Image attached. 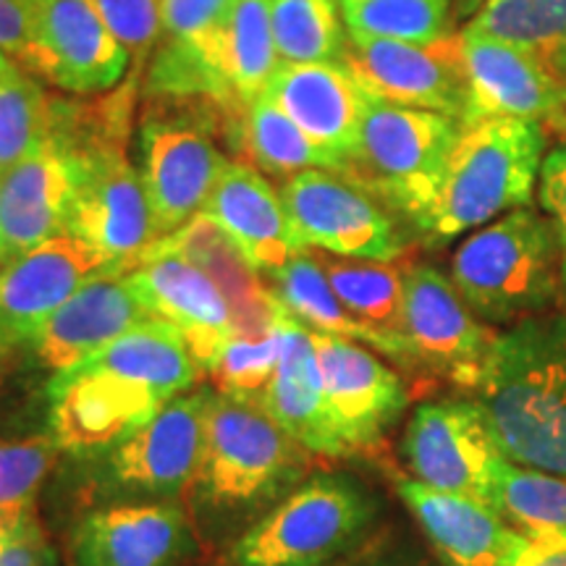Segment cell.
Here are the masks:
<instances>
[{
	"label": "cell",
	"mask_w": 566,
	"mask_h": 566,
	"mask_svg": "<svg viewBox=\"0 0 566 566\" xmlns=\"http://www.w3.org/2000/svg\"><path fill=\"white\" fill-rule=\"evenodd\" d=\"M129 283L153 317L181 331L202 370H208L226 342L233 338L223 294L179 252L160 242L153 244L139 265L129 271Z\"/></svg>",
	"instance_id": "21"
},
{
	"label": "cell",
	"mask_w": 566,
	"mask_h": 566,
	"mask_svg": "<svg viewBox=\"0 0 566 566\" xmlns=\"http://www.w3.org/2000/svg\"><path fill=\"white\" fill-rule=\"evenodd\" d=\"M166 405L150 388L80 363L48 384V430L66 454H108Z\"/></svg>",
	"instance_id": "12"
},
{
	"label": "cell",
	"mask_w": 566,
	"mask_h": 566,
	"mask_svg": "<svg viewBox=\"0 0 566 566\" xmlns=\"http://www.w3.org/2000/svg\"><path fill=\"white\" fill-rule=\"evenodd\" d=\"M283 63H338L346 55L342 0H268Z\"/></svg>",
	"instance_id": "34"
},
{
	"label": "cell",
	"mask_w": 566,
	"mask_h": 566,
	"mask_svg": "<svg viewBox=\"0 0 566 566\" xmlns=\"http://www.w3.org/2000/svg\"><path fill=\"white\" fill-rule=\"evenodd\" d=\"M459 134L462 124L443 113L370 97L357 147L338 176L417 229L438 200Z\"/></svg>",
	"instance_id": "6"
},
{
	"label": "cell",
	"mask_w": 566,
	"mask_h": 566,
	"mask_svg": "<svg viewBox=\"0 0 566 566\" xmlns=\"http://www.w3.org/2000/svg\"><path fill=\"white\" fill-rule=\"evenodd\" d=\"M210 405V388L168 401L150 422L105 454L103 493L118 499H189L208 443Z\"/></svg>",
	"instance_id": "8"
},
{
	"label": "cell",
	"mask_w": 566,
	"mask_h": 566,
	"mask_svg": "<svg viewBox=\"0 0 566 566\" xmlns=\"http://www.w3.org/2000/svg\"><path fill=\"white\" fill-rule=\"evenodd\" d=\"M281 323L271 336L260 338V342H247V338L237 336L226 342L218 357L205 370L216 384L218 394L254 407L265 405V396L271 391L275 370H279L281 363Z\"/></svg>",
	"instance_id": "39"
},
{
	"label": "cell",
	"mask_w": 566,
	"mask_h": 566,
	"mask_svg": "<svg viewBox=\"0 0 566 566\" xmlns=\"http://www.w3.org/2000/svg\"><path fill=\"white\" fill-rule=\"evenodd\" d=\"M480 6H483V0H454V21H470L475 17Z\"/></svg>",
	"instance_id": "46"
},
{
	"label": "cell",
	"mask_w": 566,
	"mask_h": 566,
	"mask_svg": "<svg viewBox=\"0 0 566 566\" xmlns=\"http://www.w3.org/2000/svg\"><path fill=\"white\" fill-rule=\"evenodd\" d=\"M59 446L53 438L0 441V530L34 512L40 488L51 475Z\"/></svg>",
	"instance_id": "40"
},
{
	"label": "cell",
	"mask_w": 566,
	"mask_h": 566,
	"mask_svg": "<svg viewBox=\"0 0 566 566\" xmlns=\"http://www.w3.org/2000/svg\"><path fill=\"white\" fill-rule=\"evenodd\" d=\"M69 160L74 171V202L66 233L80 237L111 263L134 271L160 237L145 181L132 166L126 147L69 155Z\"/></svg>",
	"instance_id": "11"
},
{
	"label": "cell",
	"mask_w": 566,
	"mask_h": 566,
	"mask_svg": "<svg viewBox=\"0 0 566 566\" xmlns=\"http://www.w3.org/2000/svg\"><path fill=\"white\" fill-rule=\"evenodd\" d=\"M281 69L268 0H239L231 19L229 74L233 95L250 105Z\"/></svg>",
	"instance_id": "38"
},
{
	"label": "cell",
	"mask_w": 566,
	"mask_h": 566,
	"mask_svg": "<svg viewBox=\"0 0 566 566\" xmlns=\"http://www.w3.org/2000/svg\"><path fill=\"white\" fill-rule=\"evenodd\" d=\"M551 129H554L558 137H562V142L566 139V105L562 111H558V116L554 118V122H551Z\"/></svg>",
	"instance_id": "47"
},
{
	"label": "cell",
	"mask_w": 566,
	"mask_h": 566,
	"mask_svg": "<svg viewBox=\"0 0 566 566\" xmlns=\"http://www.w3.org/2000/svg\"><path fill=\"white\" fill-rule=\"evenodd\" d=\"M281 363L263 409L310 454L331 459L346 457L334 422H331L328 407H325L313 331L286 315L281 323Z\"/></svg>",
	"instance_id": "28"
},
{
	"label": "cell",
	"mask_w": 566,
	"mask_h": 566,
	"mask_svg": "<svg viewBox=\"0 0 566 566\" xmlns=\"http://www.w3.org/2000/svg\"><path fill=\"white\" fill-rule=\"evenodd\" d=\"M237 3L239 0H163V30L145 76V97L239 101L229 74Z\"/></svg>",
	"instance_id": "14"
},
{
	"label": "cell",
	"mask_w": 566,
	"mask_h": 566,
	"mask_svg": "<svg viewBox=\"0 0 566 566\" xmlns=\"http://www.w3.org/2000/svg\"><path fill=\"white\" fill-rule=\"evenodd\" d=\"M82 363L103 367L150 388L163 401L187 394L202 373L181 331L158 317L134 325L132 331L113 338Z\"/></svg>",
	"instance_id": "30"
},
{
	"label": "cell",
	"mask_w": 566,
	"mask_h": 566,
	"mask_svg": "<svg viewBox=\"0 0 566 566\" xmlns=\"http://www.w3.org/2000/svg\"><path fill=\"white\" fill-rule=\"evenodd\" d=\"M0 566H59V556L38 512L0 530Z\"/></svg>",
	"instance_id": "42"
},
{
	"label": "cell",
	"mask_w": 566,
	"mask_h": 566,
	"mask_svg": "<svg viewBox=\"0 0 566 566\" xmlns=\"http://www.w3.org/2000/svg\"><path fill=\"white\" fill-rule=\"evenodd\" d=\"M546 155L548 132L541 122L485 118L462 126L433 210L415 231L428 247H441L530 208Z\"/></svg>",
	"instance_id": "3"
},
{
	"label": "cell",
	"mask_w": 566,
	"mask_h": 566,
	"mask_svg": "<svg viewBox=\"0 0 566 566\" xmlns=\"http://www.w3.org/2000/svg\"><path fill=\"white\" fill-rule=\"evenodd\" d=\"M279 192L304 247L373 263H396L407 252L388 208L344 176L310 168L283 179Z\"/></svg>",
	"instance_id": "9"
},
{
	"label": "cell",
	"mask_w": 566,
	"mask_h": 566,
	"mask_svg": "<svg viewBox=\"0 0 566 566\" xmlns=\"http://www.w3.org/2000/svg\"><path fill=\"white\" fill-rule=\"evenodd\" d=\"M13 349V346L9 344V342H6V338H3V334H0V359H3L6 357V354H9Z\"/></svg>",
	"instance_id": "50"
},
{
	"label": "cell",
	"mask_w": 566,
	"mask_h": 566,
	"mask_svg": "<svg viewBox=\"0 0 566 566\" xmlns=\"http://www.w3.org/2000/svg\"><path fill=\"white\" fill-rule=\"evenodd\" d=\"M349 34L430 45L454 32V0H342Z\"/></svg>",
	"instance_id": "35"
},
{
	"label": "cell",
	"mask_w": 566,
	"mask_h": 566,
	"mask_svg": "<svg viewBox=\"0 0 566 566\" xmlns=\"http://www.w3.org/2000/svg\"><path fill=\"white\" fill-rule=\"evenodd\" d=\"M514 566H566V546L530 537L527 551Z\"/></svg>",
	"instance_id": "45"
},
{
	"label": "cell",
	"mask_w": 566,
	"mask_h": 566,
	"mask_svg": "<svg viewBox=\"0 0 566 566\" xmlns=\"http://www.w3.org/2000/svg\"><path fill=\"white\" fill-rule=\"evenodd\" d=\"M537 202L554 223L558 252H562V289L566 304V142L548 150L537 181Z\"/></svg>",
	"instance_id": "43"
},
{
	"label": "cell",
	"mask_w": 566,
	"mask_h": 566,
	"mask_svg": "<svg viewBox=\"0 0 566 566\" xmlns=\"http://www.w3.org/2000/svg\"><path fill=\"white\" fill-rule=\"evenodd\" d=\"M467 108L462 126L485 118L554 122L566 105V82L535 55L462 27Z\"/></svg>",
	"instance_id": "18"
},
{
	"label": "cell",
	"mask_w": 566,
	"mask_h": 566,
	"mask_svg": "<svg viewBox=\"0 0 566 566\" xmlns=\"http://www.w3.org/2000/svg\"><path fill=\"white\" fill-rule=\"evenodd\" d=\"M74 202L69 155L48 142L40 153L3 171L0 184V268L48 239L66 233Z\"/></svg>",
	"instance_id": "25"
},
{
	"label": "cell",
	"mask_w": 566,
	"mask_h": 566,
	"mask_svg": "<svg viewBox=\"0 0 566 566\" xmlns=\"http://www.w3.org/2000/svg\"><path fill=\"white\" fill-rule=\"evenodd\" d=\"M405 338L415 367H428L462 388H475L495 331L467 307L436 265L405 268Z\"/></svg>",
	"instance_id": "15"
},
{
	"label": "cell",
	"mask_w": 566,
	"mask_h": 566,
	"mask_svg": "<svg viewBox=\"0 0 566 566\" xmlns=\"http://www.w3.org/2000/svg\"><path fill=\"white\" fill-rule=\"evenodd\" d=\"M313 338L325 407L346 457L373 451L405 412V380L363 344L315 331Z\"/></svg>",
	"instance_id": "16"
},
{
	"label": "cell",
	"mask_w": 566,
	"mask_h": 566,
	"mask_svg": "<svg viewBox=\"0 0 566 566\" xmlns=\"http://www.w3.org/2000/svg\"><path fill=\"white\" fill-rule=\"evenodd\" d=\"M160 244L179 252L216 283L229 304L231 328L237 338L260 342V338L271 336L286 317V310L281 307L273 289H268L265 281L260 279L258 268L231 242L229 233L205 212L195 216L171 237L160 239Z\"/></svg>",
	"instance_id": "27"
},
{
	"label": "cell",
	"mask_w": 566,
	"mask_h": 566,
	"mask_svg": "<svg viewBox=\"0 0 566 566\" xmlns=\"http://www.w3.org/2000/svg\"><path fill=\"white\" fill-rule=\"evenodd\" d=\"M244 116L237 101L145 97L137 163L160 239L200 216L229 163L242 160Z\"/></svg>",
	"instance_id": "2"
},
{
	"label": "cell",
	"mask_w": 566,
	"mask_h": 566,
	"mask_svg": "<svg viewBox=\"0 0 566 566\" xmlns=\"http://www.w3.org/2000/svg\"><path fill=\"white\" fill-rule=\"evenodd\" d=\"M150 317V310L132 289L129 271L111 268L63 302L27 346L34 359L55 375L80 365L90 354Z\"/></svg>",
	"instance_id": "23"
},
{
	"label": "cell",
	"mask_w": 566,
	"mask_h": 566,
	"mask_svg": "<svg viewBox=\"0 0 566 566\" xmlns=\"http://www.w3.org/2000/svg\"><path fill=\"white\" fill-rule=\"evenodd\" d=\"M192 554V520L168 501L92 509L71 533L74 566H179Z\"/></svg>",
	"instance_id": "20"
},
{
	"label": "cell",
	"mask_w": 566,
	"mask_h": 566,
	"mask_svg": "<svg viewBox=\"0 0 566 566\" xmlns=\"http://www.w3.org/2000/svg\"><path fill=\"white\" fill-rule=\"evenodd\" d=\"M378 504L357 480L317 472L252 522L221 566H325L357 546Z\"/></svg>",
	"instance_id": "7"
},
{
	"label": "cell",
	"mask_w": 566,
	"mask_h": 566,
	"mask_svg": "<svg viewBox=\"0 0 566 566\" xmlns=\"http://www.w3.org/2000/svg\"><path fill=\"white\" fill-rule=\"evenodd\" d=\"M451 283L483 323L514 325L546 315L562 289V252L546 212L516 208L464 239Z\"/></svg>",
	"instance_id": "5"
},
{
	"label": "cell",
	"mask_w": 566,
	"mask_h": 566,
	"mask_svg": "<svg viewBox=\"0 0 566 566\" xmlns=\"http://www.w3.org/2000/svg\"><path fill=\"white\" fill-rule=\"evenodd\" d=\"M111 268L122 265L74 233H59L21 254L0 268V334L11 346H27L63 302Z\"/></svg>",
	"instance_id": "19"
},
{
	"label": "cell",
	"mask_w": 566,
	"mask_h": 566,
	"mask_svg": "<svg viewBox=\"0 0 566 566\" xmlns=\"http://www.w3.org/2000/svg\"><path fill=\"white\" fill-rule=\"evenodd\" d=\"M354 566H412V564L399 562V558H373V562H363V564H354Z\"/></svg>",
	"instance_id": "48"
},
{
	"label": "cell",
	"mask_w": 566,
	"mask_h": 566,
	"mask_svg": "<svg viewBox=\"0 0 566 566\" xmlns=\"http://www.w3.org/2000/svg\"><path fill=\"white\" fill-rule=\"evenodd\" d=\"M30 74L71 92L95 95L124 82L132 59L90 0H32Z\"/></svg>",
	"instance_id": "17"
},
{
	"label": "cell",
	"mask_w": 566,
	"mask_h": 566,
	"mask_svg": "<svg viewBox=\"0 0 566 566\" xmlns=\"http://www.w3.org/2000/svg\"><path fill=\"white\" fill-rule=\"evenodd\" d=\"M17 69V63H13L9 55H6L3 51H0V76H6V74H11V71Z\"/></svg>",
	"instance_id": "49"
},
{
	"label": "cell",
	"mask_w": 566,
	"mask_h": 566,
	"mask_svg": "<svg viewBox=\"0 0 566 566\" xmlns=\"http://www.w3.org/2000/svg\"><path fill=\"white\" fill-rule=\"evenodd\" d=\"M0 184H3V171H0Z\"/></svg>",
	"instance_id": "51"
},
{
	"label": "cell",
	"mask_w": 566,
	"mask_h": 566,
	"mask_svg": "<svg viewBox=\"0 0 566 566\" xmlns=\"http://www.w3.org/2000/svg\"><path fill=\"white\" fill-rule=\"evenodd\" d=\"M396 491L443 566H514L530 546L520 527L483 501L436 491L415 478L396 480Z\"/></svg>",
	"instance_id": "22"
},
{
	"label": "cell",
	"mask_w": 566,
	"mask_h": 566,
	"mask_svg": "<svg viewBox=\"0 0 566 566\" xmlns=\"http://www.w3.org/2000/svg\"><path fill=\"white\" fill-rule=\"evenodd\" d=\"M338 300L378 334L405 338V268L315 252Z\"/></svg>",
	"instance_id": "32"
},
{
	"label": "cell",
	"mask_w": 566,
	"mask_h": 566,
	"mask_svg": "<svg viewBox=\"0 0 566 566\" xmlns=\"http://www.w3.org/2000/svg\"><path fill=\"white\" fill-rule=\"evenodd\" d=\"M464 27L535 55L566 82V0H483Z\"/></svg>",
	"instance_id": "31"
},
{
	"label": "cell",
	"mask_w": 566,
	"mask_h": 566,
	"mask_svg": "<svg viewBox=\"0 0 566 566\" xmlns=\"http://www.w3.org/2000/svg\"><path fill=\"white\" fill-rule=\"evenodd\" d=\"M307 470L310 451L263 407L212 391L208 443L189 493L202 522L221 527L279 504L307 480Z\"/></svg>",
	"instance_id": "4"
},
{
	"label": "cell",
	"mask_w": 566,
	"mask_h": 566,
	"mask_svg": "<svg viewBox=\"0 0 566 566\" xmlns=\"http://www.w3.org/2000/svg\"><path fill=\"white\" fill-rule=\"evenodd\" d=\"M202 212L221 226L244 258L265 275L281 271L307 250L296 237L281 192L250 163H229Z\"/></svg>",
	"instance_id": "26"
},
{
	"label": "cell",
	"mask_w": 566,
	"mask_h": 566,
	"mask_svg": "<svg viewBox=\"0 0 566 566\" xmlns=\"http://www.w3.org/2000/svg\"><path fill=\"white\" fill-rule=\"evenodd\" d=\"M401 454L417 483L483 501L499 512V470L506 462L478 401H424L415 409Z\"/></svg>",
	"instance_id": "10"
},
{
	"label": "cell",
	"mask_w": 566,
	"mask_h": 566,
	"mask_svg": "<svg viewBox=\"0 0 566 566\" xmlns=\"http://www.w3.org/2000/svg\"><path fill=\"white\" fill-rule=\"evenodd\" d=\"M242 163L279 179H289L310 168L338 174L336 160L323 153L268 92L247 105Z\"/></svg>",
	"instance_id": "33"
},
{
	"label": "cell",
	"mask_w": 566,
	"mask_h": 566,
	"mask_svg": "<svg viewBox=\"0 0 566 566\" xmlns=\"http://www.w3.org/2000/svg\"><path fill=\"white\" fill-rule=\"evenodd\" d=\"M499 512L535 541L566 546V478L504 462L499 470Z\"/></svg>",
	"instance_id": "36"
},
{
	"label": "cell",
	"mask_w": 566,
	"mask_h": 566,
	"mask_svg": "<svg viewBox=\"0 0 566 566\" xmlns=\"http://www.w3.org/2000/svg\"><path fill=\"white\" fill-rule=\"evenodd\" d=\"M53 97L21 66L0 76V171H9L51 142Z\"/></svg>",
	"instance_id": "37"
},
{
	"label": "cell",
	"mask_w": 566,
	"mask_h": 566,
	"mask_svg": "<svg viewBox=\"0 0 566 566\" xmlns=\"http://www.w3.org/2000/svg\"><path fill=\"white\" fill-rule=\"evenodd\" d=\"M472 391L506 462L566 478V313L495 334Z\"/></svg>",
	"instance_id": "1"
},
{
	"label": "cell",
	"mask_w": 566,
	"mask_h": 566,
	"mask_svg": "<svg viewBox=\"0 0 566 566\" xmlns=\"http://www.w3.org/2000/svg\"><path fill=\"white\" fill-rule=\"evenodd\" d=\"M0 51L21 69H30L34 51L32 0H0Z\"/></svg>",
	"instance_id": "44"
},
{
	"label": "cell",
	"mask_w": 566,
	"mask_h": 566,
	"mask_svg": "<svg viewBox=\"0 0 566 566\" xmlns=\"http://www.w3.org/2000/svg\"><path fill=\"white\" fill-rule=\"evenodd\" d=\"M273 281V294L279 296L281 307L286 310L289 317L302 323L304 328L315 331V334L342 336L349 342L373 346L375 352L386 354L396 363L415 367L412 349L401 338H391L373 331L370 325L359 323L349 310L338 300L334 286L328 283L317 254L307 250L289 260L281 271L268 275Z\"/></svg>",
	"instance_id": "29"
},
{
	"label": "cell",
	"mask_w": 566,
	"mask_h": 566,
	"mask_svg": "<svg viewBox=\"0 0 566 566\" xmlns=\"http://www.w3.org/2000/svg\"><path fill=\"white\" fill-rule=\"evenodd\" d=\"M342 63L375 101L443 113L462 124L467 80L459 32L430 45L349 34Z\"/></svg>",
	"instance_id": "13"
},
{
	"label": "cell",
	"mask_w": 566,
	"mask_h": 566,
	"mask_svg": "<svg viewBox=\"0 0 566 566\" xmlns=\"http://www.w3.org/2000/svg\"><path fill=\"white\" fill-rule=\"evenodd\" d=\"M108 30L116 34L132 59V74H139L158 45L163 0H90Z\"/></svg>",
	"instance_id": "41"
},
{
	"label": "cell",
	"mask_w": 566,
	"mask_h": 566,
	"mask_svg": "<svg viewBox=\"0 0 566 566\" xmlns=\"http://www.w3.org/2000/svg\"><path fill=\"white\" fill-rule=\"evenodd\" d=\"M268 95L310 139L336 160L338 174L352 158L370 95L346 63H283Z\"/></svg>",
	"instance_id": "24"
}]
</instances>
